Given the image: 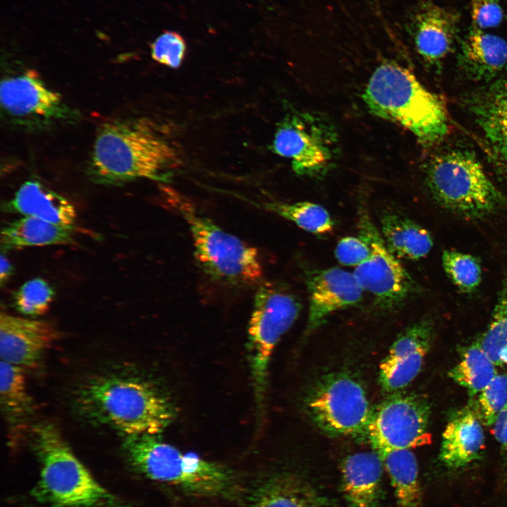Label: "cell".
Here are the masks:
<instances>
[{"label":"cell","instance_id":"6da1fadb","mask_svg":"<svg viewBox=\"0 0 507 507\" xmlns=\"http://www.w3.org/2000/svg\"><path fill=\"white\" fill-rule=\"evenodd\" d=\"M179 164L175 150L140 120L104 123L93 144L88 172L103 184H123L138 179L165 182Z\"/></svg>","mask_w":507,"mask_h":507},{"label":"cell","instance_id":"7a4b0ae2","mask_svg":"<svg viewBox=\"0 0 507 507\" xmlns=\"http://www.w3.org/2000/svg\"><path fill=\"white\" fill-rule=\"evenodd\" d=\"M82 413L125 437L159 434L173 420L170 401L140 377L106 375L84 382L76 394Z\"/></svg>","mask_w":507,"mask_h":507},{"label":"cell","instance_id":"3957f363","mask_svg":"<svg viewBox=\"0 0 507 507\" xmlns=\"http://www.w3.org/2000/svg\"><path fill=\"white\" fill-rule=\"evenodd\" d=\"M30 439L39 464L30 494L38 507H130L93 476L54 423L35 424Z\"/></svg>","mask_w":507,"mask_h":507},{"label":"cell","instance_id":"277c9868","mask_svg":"<svg viewBox=\"0 0 507 507\" xmlns=\"http://www.w3.org/2000/svg\"><path fill=\"white\" fill-rule=\"evenodd\" d=\"M363 99L371 113L399 124L424 145L439 142L449 132L448 114L440 98L394 62L384 61L375 68Z\"/></svg>","mask_w":507,"mask_h":507},{"label":"cell","instance_id":"5b68a950","mask_svg":"<svg viewBox=\"0 0 507 507\" xmlns=\"http://www.w3.org/2000/svg\"><path fill=\"white\" fill-rule=\"evenodd\" d=\"M425 183L442 207L461 218L477 220L507 208V198L494 184L477 157L453 149L431 160Z\"/></svg>","mask_w":507,"mask_h":507},{"label":"cell","instance_id":"8992f818","mask_svg":"<svg viewBox=\"0 0 507 507\" xmlns=\"http://www.w3.org/2000/svg\"><path fill=\"white\" fill-rule=\"evenodd\" d=\"M167 201L187 222L194 255L203 271L220 283L243 286L258 282L263 267L257 249L201 213L179 192L167 189Z\"/></svg>","mask_w":507,"mask_h":507},{"label":"cell","instance_id":"52a82bcc","mask_svg":"<svg viewBox=\"0 0 507 507\" xmlns=\"http://www.w3.org/2000/svg\"><path fill=\"white\" fill-rule=\"evenodd\" d=\"M123 448L130 465L145 477L196 494H216L230 481L228 470L194 453H184L158 434L125 437Z\"/></svg>","mask_w":507,"mask_h":507},{"label":"cell","instance_id":"ba28073f","mask_svg":"<svg viewBox=\"0 0 507 507\" xmlns=\"http://www.w3.org/2000/svg\"><path fill=\"white\" fill-rule=\"evenodd\" d=\"M300 311L299 299L276 283H263L256 292L248 327V352L259 413L263 406L270 356Z\"/></svg>","mask_w":507,"mask_h":507},{"label":"cell","instance_id":"9c48e42d","mask_svg":"<svg viewBox=\"0 0 507 507\" xmlns=\"http://www.w3.org/2000/svg\"><path fill=\"white\" fill-rule=\"evenodd\" d=\"M337 134L325 119L311 113L287 115L278 124L272 150L289 158L299 175L320 177L334 164Z\"/></svg>","mask_w":507,"mask_h":507},{"label":"cell","instance_id":"30bf717a","mask_svg":"<svg viewBox=\"0 0 507 507\" xmlns=\"http://www.w3.org/2000/svg\"><path fill=\"white\" fill-rule=\"evenodd\" d=\"M307 407L315 425L337 437L366 433L372 414L362 385L343 373L323 378L311 392Z\"/></svg>","mask_w":507,"mask_h":507},{"label":"cell","instance_id":"8fae6325","mask_svg":"<svg viewBox=\"0 0 507 507\" xmlns=\"http://www.w3.org/2000/svg\"><path fill=\"white\" fill-rule=\"evenodd\" d=\"M358 229V237L369 245L371 254L353 273L363 290L373 295L379 309L397 310L415 293V282L365 212L361 213Z\"/></svg>","mask_w":507,"mask_h":507},{"label":"cell","instance_id":"7c38bea8","mask_svg":"<svg viewBox=\"0 0 507 507\" xmlns=\"http://www.w3.org/2000/svg\"><path fill=\"white\" fill-rule=\"evenodd\" d=\"M430 406L418 394L393 395L372 412L366 434L377 453L431 443Z\"/></svg>","mask_w":507,"mask_h":507},{"label":"cell","instance_id":"4fadbf2b","mask_svg":"<svg viewBox=\"0 0 507 507\" xmlns=\"http://www.w3.org/2000/svg\"><path fill=\"white\" fill-rule=\"evenodd\" d=\"M1 108L18 124L44 126L73 119L75 113L33 70L6 76L0 84Z\"/></svg>","mask_w":507,"mask_h":507},{"label":"cell","instance_id":"5bb4252c","mask_svg":"<svg viewBox=\"0 0 507 507\" xmlns=\"http://www.w3.org/2000/svg\"><path fill=\"white\" fill-rule=\"evenodd\" d=\"M459 16L432 0H419L410 13L406 29L418 55L428 64L442 63L452 51Z\"/></svg>","mask_w":507,"mask_h":507},{"label":"cell","instance_id":"9a60e30c","mask_svg":"<svg viewBox=\"0 0 507 507\" xmlns=\"http://www.w3.org/2000/svg\"><path fill=\"white\" fill-rule=\"evenodd\" d=\"M433 333L432 323L422 320L399 335L380 365L379 382L384 391L397 392L417 377L430 349Z\"/></svg>","mask_w":507,"mask_h":507},{"label":"cell","instance_id":"2e32d148","mask_svg":"<svg viewBox=\"0 0 507 507\" xmlns=\"http://www.w3.org/2000/svg\"><path fill=\"white\" fill-rule=\"evenodd\" d=\"M305 275L309 299L308 332L320 327L335 311L362 300L364 291L353 273L330 268L308 270Z\"/></svg>","mask_w":507,"mask_h":507},{"label":"cell","instance_id":"e0dca14e","mask_svg":"<svg viewBox=\"0 0 507 507\" xmlns=\"http://www.w3.org/2000/svg\"><path fill=\"white\" fill-rule=\"evenodd\" d=\"M57 337L55 327L45 320L0 315V356L4 362L34 368Z\"/></svg>","mask_w":507,"mask_h":507},{"label":"cell","instance_id":"ac0fdd59","mask_svg":"<svg viewBox=\"0 0 507 507\" xmlns=\"http://www.w3.org/2000/svg\"><path fill=\"white\" fill-rule=\"evenodd\" d=\"M484 443L480 417L470 408L463 409L451 417L446 426L439 459L449 468L465 467L480 458Z\"/></svg>","mask_w":507,"mask_h":507},{"label":"cell","instance_id":"d6986e66","mask_svg":"<svg viewBox=\"0 0 507 507\" xmlns=\"http://www.w3.org/2000/svg\"><path fill=\"white\" fill-rule=\"evenodd\" d=\"M382 468L376 451L356 453L344 460L342 488L350 507H380Z\"/></svg>","mask_w":507,"mask_h":507},{"label":"cell","instance_id":"ffe728a7","mask_svg":"<svg viewBox=\"0 0 507 507\" xmlns=\"http://www.w3.org/2000/svg\"><path fill=\"white\" fill-rule=\"evenodd\" d=\"M5 211L65 227H73L76 211L65 197L37 180L25 182L6 204Z\"/></svg>","mask_w":507,"mask_h":507},{"label":"cell","instance_id":"44dd1931","mask_svg":"<svg viewBox=\"0 0 507 507\" xmlns=\"http://www.w3.org/2000/svg\"><path fill=\"white\" fill-rule=\"evenodd\" d=\"M459 61L473 79H492L507 69V42L472 26L461 44Z\"/></svg>","mask_w":507,"mask_h":507},{"label":"cell","instance_id":"7402d4cb","mask_svg":"<svg viewBox=\"0 0 507 507\" xmlns=\"http://www.w3.org/2000/svg\"><path fill=\"white\" fill-rule=\"evenodd\" d=\"M381 234L398 258L417 261L425 257L433 246L430 233L417 223L394 211L387 210L380 217Z\"/></svg>","mask_w":507,"mask_h":507},{"label":"cell","instance_id":"603a6c76","mask_svg":"<svg viewBox=\"0 0 507 507\" xmlns=\"http://www.w3.org/2000/svg\"><path fill=\"white\" fill-rule=\"evenodd\" d=\"M73 227L58 225L25 216L10 223L1 232L2 251L26 246L68 244L73 242Z\"/></svg>","mask_w":507,"mask_h":507},{"label":"cell","instance_id":"cb8c5ba5","mask_svg":"<svg viewBox=\"0 0 507 507\" xmlns=\"http://www.w3.org/2000/svg\"><path fill=\"white\" fill-rule=\"evenodd\" d=\"M1 406L11 434L24 429L32 412V399L27 389L24 368L1 361Z\"/></svg>","mask_w":507,"mask_h":507},{"label":"cell","instance_id":"d4e9b609","mask_svg":"<svg viewBox=\"0 0 507 507\" xmlns=\"http://www.w3.org/2000/svg\"><path fill=\"white\" fill-rule=\"evenodd\" d=\"M389 477L399 507H421L422 492L415 456L409 449L378 453Z\"/></svg>","mask_w":507,"mask_h":507},{"label":"cell","instance_id":"484cf974","mask_svg":"<svg viewBox=\"0 0 507 507\" xmlns=\"http://www.w3.org/2000/svg\"><path fill=\"white\" fill-rule=\"evenodd\" d=\"M252 507H325L321 497L304 481L280 476L263 484L254 496Z\"/></svg>","mask_w":507,"mask_h":507},{"label":"cell","instance_id":"4316f807","mask_svg":"<svg viewBox=\"0 0 507 507\" xmlns=\"http://www.w3.org/2000/svg\"><path fill=\"white\" fill-rule=\"evenodd\" d=\"M496 366L476 342L465 350L449 376L474 395L481 392L498 374Z\"/></svg>","mask_w":507,"mask_h":507},{"label":"cell","instance_id":"83f0119b","mask_svg":"<svg viewBox=\"0 0 507 507\" xmlns=\"http://www.w3.org/2000/svg\"><path fill=\"white\" fill-rule=\"evenodd\" d=\"M263 207L294 222L302 230L315 234H325L334 228V223L329 212L323 206L315 203L270 202L263 204Z\"/></svg>","mask_w":507,"mask_h":507},{"label":"cell","instance_id":"f1b7e54d","mask_svg":"<svg viewBox=\"0 0 507 507\" xmlns=\"http://www.w3.org/2000/svg\"><path fill=\"white\" fill-rule=\"evenodd\" d=\"M477 342L496 365H507V277L503 281L489 324Z\"/></svg>","mask_w":507,"mask_h":507},{"label":"cell","instance_id":"f546056e","mask_svg":"<svg viewBox=\"0 0 507 507\" xmlns=\"http://www.w3.org/2000/svg\"><path fill=\"white\" fill-rule=\"evenodd\" d=\"M442 263L447 277L461 291L472 292L480 284L482 267L475 256L458 251L445 250Z\"/></svg>","mask_w":507,"mask_h":507},{"label":"cell","instance_id":"4dcf8cb0","mask_svg":"<svg viewBox=\"0 0 507 507\" xmlns=\"http://www.w3.org/2000/svg\"><path fill=\"white\" fill-rule=\"evenodd\" d=\"M51 285L42 278L25 282L13 295L18 311L25 315L37 316L46 313L54 297Z\"/></svg>","mask_w":507,"mask_h":507},{"label":"cell","instance_id":"1f68e13d","mask_svg":"<svg viewBox=\"0 0 507 507\" xmlns=\"http://www.w3.org/2000/svg\"><path fill=\"white\" fill-rule=\"evenodd\" d=\"M474 107L477 123L485 139L496 156L507 163V115Z\"/></svg>","mask_w":507,"mask_h":507},{"label":"cell","instance_id":"d6a6232c","mask_svg":"<svg viewBox=\"0 0 507 507\" xmlns=\"http://www.w3.org/2000/svg\"><path fill=\"white\" fill-rule=\"evenodd\" d=\"M479 415L484 423L493 425L498 413L507 404V374H497L479 395Z\"/></svg>","mask_w":507,"mask_h":507},{"label":"cell","instance_id":"836d02e7","mask_svg":"<svg viewBox=\"0 0 507 507\" xmlns=\"http://www.w3.org/2000/svg\"><path fill=\"white\" fill-rule=\"evenodd\" d=\"M186 43L177 32L167 31L159 35L151 45L154 60L172 68H177L186 54Z\"/></svg>","mask_w":507,"mask_h":507},{"label":"cell","instance_id":"e575fe53","mask_svg":"<svg viewBox=\"0 0 507 507\" xmlns=\"http://www.w3.org/2000/svg\"><path fill=\"white\" fill-rule=\"evenodd\" d=\"M473 26L481 30L498 27L503 20L501 0H470Z\"/></svg>","mask_w":507,"mask_h":507},{"label":"cell","instance_id":"d590c367","mask_svg":"<svg viewBox=\"0 0 507 507\" xmlns=\"http://www.w3.org/2000/svg\"><path fill=\"white\" fill-rule=\"evenodd\" d=\"M369 245L360 237H345L337 243L334 256L344 265L356 266L365 261L370 256Z\"/></svg>","mask_w":507,"mask_h":507},{"label":"cell","instance_id":"8d00e7d4","mask_svg":"<svg viewBox=\"0 0 507 507\" xmlns=\"http://www.w3.org/2000/svg\"><path fill=\"white\" fill-rule=\"evenodd\" d=\"M507 115V81L489 87L475 106Z\"/></svg>","mask_w":507,"mask_h":507},{"label":"cell","instance_id":"74e56055","mask_svg":"<svg viewBox=\"0 0 507 507\" xmlns=\"http://www.w3.org/2000/svg\"><path fill=\"white\" fill-rule=\"evenodd\" d=\"M493 426L496 440L502 450L507 451V404L496 415Z\"/></svg>","mask_w":507,"mask_h":507},{"label":"cell","instance_id":"f35d334b","mask_svg":"<svg viewBox=\"0 0 507 507\" xmlns=\"http://www.w3.org/2000/svg\"><path fill=\"white\" fill-rule=\"evenodd\" d=\"M0 282L3 285L11 277L13 268L9 259L2 253L0 259Z\"/></svg>","mask_w":507,"mask_h":507}]
</instances>
